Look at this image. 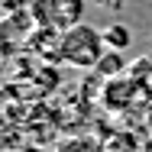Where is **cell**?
<instances>
[{
	"instance_id": "cell-1",
	"label": "cell",
	"mask_w": 152,
	"mask_h": 152,
	"mask_svg": "<svg viewBox=\"0 0 152 152\" xmlns=\"http://www.w3.org/2000/svg\"><path fill=\"white\" fill-rule=\"evenodd\" d=\"M107 52L104 29H94L88 23H78L61 32V65L78 68V71H94V65Z\"/></svg>"
},
{
	"instance_id": "cell-9",
	"label": "cell",
	"mask_w": 152,
	"mask_h": 152,
	"mask_svg": "<svg viewBox=\"0 0 152 152\" xmlns=\"http://www.w3.org/2000/svg\"><path fill=\"white\" fill-rule=\"evenodd\" d=\"M91 3H97V7L107 10V13H120L123 7H126V0H91Z\"/></svg>"
},
{
	"instance_id": "cell-10",
	"label": "cell",
	"mask_w": 152,
	"mask_h": 152,
	"mask_svg": "<svg viewBox=\"0 0 152 152\" xmlns=\"http://www.w3.org/2000/svg\"><path fill=\"white\" fill-rule=\"evenodd\" d=\"M13 146H20V142H10V133H3V129H0V152H10Z\"/></svg>"
},
{
	"instance_id": "cell-11",
	"label": "cell",
	"mask_w": 152,
	"mask_h": 152,
	"mask_svg": "<svg viewBox=\"0 0 152 152\" xmlns=\"http://www.w3.org/2000/svg\"><path fill=\"white\" fill-rule=\"evenodd\" d=\"M10 152H45L42 146H29V142H20V146H13Z\"/></svg>"
},
{
	"instance_id": "cell-7",
	"label": "cell",
	"mask_w": 152,
	"mask_h": 152,
	"mask_svg": "<svg viewBox=\"0 0 152 152\" xmlns=\"http://www.w3.org/2000/svg\"><path fill=\"white\" fill-rule=\"evenodd\" d=\"M55 152H107V146L91 133H78V136H65L55 146Z\"/></svg>"
},
{
	"instance_id": "cell-8",
	"label": "cell",
	"mask_w": 152,
	"mask_h": 152,
	"mask_svg": "<svg viewBox=\"0 0 152 152\" xmlns=\"http://www.w3.org/2000/svg\"><path fill=\"white\" fill-rule=\"evenodd\" d=\"M104 42H107V49L126 52V49L133 45V29H129L126 23H110V26L104 29Z\"/></svg>"
},
{
	"instance_id": "cell-3",
	"label": "cell",
	"mask_w": 152,
	"mask_h": 152,
	"mask_svg": "<svg viewBox=\"0 0 152 152\" xmlns=\"http://www.w3.org/2000/svg\"><path fill=\"white\" fill-rule=\"evenodd\" d=\"M104 104H107V110L126 113V110L142 107V104H149V100L142 97L139 84H136L133 75L126 71V75H117V78H107V81H104Z\"/></svg>"
},
{
	"instance_id": "cell-12",
	"label": "cell",
	"mask_w": 152,
	"mask_h": 152,
	"mask_svg": "<svg viewBox=\"0 0 152 152\" xmlns=\"http://www.w3.org/2000/svg\"><path fill=\"white\" fill-rule=\"evenodd\" d=\"M3 10H7V7H3V0H0V13H3Z\"/></svg>"
},
{
	"instance_id": "cell-2",
	"label": "cell",
	"mask_w": 152,
	"mask_h": 152,
	"mask_svg": "<svg viewBox=\"0 0 152 152\" xmlns=\"http://www.w3.org/2000/svg\"><path fill=\"white\" fill-rule=\"evenodd\" d=\"M84 7L88 0H32L29 13L36 26H52V29H71L84 23Z\"/></svg>"
},
{
	"instance_id": "cell-4",
	"label": "cell",
	"mask_w": 152,
	"mask_h": 152,
	"mask_svg": "<svg viewBox=\"0 0 152 152\" xmlns=\"http://www.w3.org/2000/svg\"><path fill=\"white\" fill-rule=\"evenodd\" d=\"M26 49H32V55L42 58L45 65H61V29L36 26L26 39Z\"/></svg>"
},
{
	"instance_id": "cell-6",
	"label": "cell",
	"mask_w": 152,
	"mask_h": 152,
	"mask_svg": "<svg viewBox=\"0 0 152 152\" xmlns=\"http://www.w3.org/2000/svg\"><path fill=\"white\" fill-rule=\"evenodd\" d=\"M129 75H133V81L139 84L142 97H146V100L152 104V52L139 55L136 61H129Z\"/></svg>"
},
{
	"instance_id": "cell-5",
	"label": "cell",
	"mask_w": 152,
	"mask_h": 152,
	"mask_svg": "<svg viewBox=\"0 0 152 152\" xmlns=\"http://www.w3.org/2000/svg\"><path fill=\"white\" fill-rule=\"evenodd\" d=\"M94 71L107 81V78H117V75H126L129 71V58L123 55L120 49H107L104 55H100V61L94 65Z\"/></svg>"
}]
</instances>
